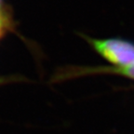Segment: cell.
Instances as JSON below:
<instances>
[{
    "instance_id": "6da1fadb",
    "label": "cell",
    "mask_w": 134,
    "mask_h": 134,
    "mask_svg": "<svg viewBox=\"0 0 134 134\" xmlns=\"http://www.w3.org/2000/svg\"><path fill=\"white\" fill-rule=\"evenodd\" d=\"M93 49L115 67H125L134 62V43L122 38L86 37Z\"/></svg>"
},
{
    "instance_id": "7a4b0ae2",
    "label": "cell",
    "mask_w": 134,
    "mask_h": 134,
    "mask_svg": "<svg viewBox=\"0 0 134 134\" xmlns=\"http://www.w3.org/2000/svg\"><path fill=\"white\" fill-rule=\"evenodd\" d=\"M110 71L134 79V62L125 67H114V68L110 69Z\"/></svg>"
},
{
    "instance_id": "3957f363",
    "label": "cell",
    "mask_w": 134,
    "mask_h": 134,
    "mask_svg": "<svg viewBox=\"0 0 134 134\" xmlns=\"http://www.w3.org/2000/svg\"><path fill=\"white\" fill-rule=\"evenodd\" d=\"M8 24V20H7L6 16H4V14L1 12V8H0V36L7 29Z\"/></svg>"
},
{
    "instance_id": "277c9868",
    "label": "cell",
    "mask_w": 134,
    "mask_h": 134,
    "mask_svg": "<svg viewBox=\"0 0 134 134\" xmlns=\"http://www.w3.org/2000/svg\"><path fill=\"white\" fill-rule=\"evenodd\" d=\"M14 80H17V78L14 77V76H10V77L0 76V85H1V84L7 83V82H8V81H14Z\"/></svg>"
},
{
    "instance_id": "5b68a950",
    "label": "cell",
    "mask_w": 134,
    "mask_h": 134,
    "mask_svg": "<svg viewBox=\"0 0 134 134\" xmlns=\"http://www.w3.org/2000/svg\"><path fill=\"white\" fill-rule=\"evenodd\" d=\"M2 1H3V0H0V8H1V4H2Z\"/></svg>"
}]
</instances>
